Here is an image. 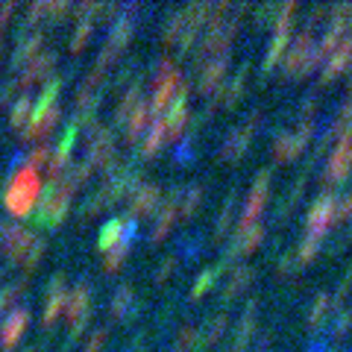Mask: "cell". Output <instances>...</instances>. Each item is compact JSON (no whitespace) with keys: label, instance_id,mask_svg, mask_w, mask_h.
Instances as JSON below:
<instances>
[{"label":"cell","instance_id":"32","mask_svg":"<svg viewBox=\"0 0 352 352\" xmlns=\"http://www.w3.org/2000/svg\"><path fill=\"white\" fill-rule=\"evenodd\" d=\"M109 206H115L112 200H109V194L103 188H94V194H88L85 200H82V206H80V223H88L91 217L106 212Z\"/></svg>","mask_w":352,"mask_h":352},{"label":"cell","instance_id":"37","mask_svg":"<svg viewBox=\"0 0 352 352\" xmlns=\"http://www.w3.org/2000/svg\"><path fill=\"white\" fill-rule=\"evenodd\" d=\"M30 115H32V100H30V94H21L12 103V109H9V124H12L15 129H24Z\"/></svg>","mask_w":352,"mask_h":352},{"label":"cell","instance_id":"18","mask_svg":"<svg viewBox=\"0 0 352 352\" xmlns=\"http://www.w3.org/2000/svg\"><path fill=\"white\" fill-rule=\"evenodd\" d=\"M229 59H232L229 53H220V56L203 62L200 76H197V85H200L203 94H212L214 88L220 85V80H223V74H226V68H229Z\"/></svg>","mask_w":352,"mask_h":352},{"label":"cell","instance_id":"10","mask_svg":"<svg viewBox=\"0 0 352 352\" xmlns=\"http://www.w3.org/2000/svg\"><path fill=\"white\" fill-rule=\"evenodd\" d=\"M261 238H264V226H261V223H247V226L235 229V235L229 238V244H226V250H223V258H220V261H223L226 267H229V264H232L235 258L247 256V252H252V250H258Z\"/></svg>","mask_w":352,"mask_h":352},{"label":"cell","instance_id":"45","mask_svg":"<svg viewBox=\"0 0 352 352\" xmlns=\"http://www.w3.org/2000/svg\"><path fill=\"white\" fill-rule=\"evenodd\" d=\"M179 252L182 256H188V261H194L197 256L203 252V241H194V238H182L179 241Z\"/></svg>","mask_w":352,"mask_h":352},{"label":"cell","instance_id":"6","mask_svg":"<svg viewBox=\"0 0 352 352\" xmlns=\"http://www.w3.org/2000/svg\"><path fill=\"white\" fill-rule=\"evenodd\" d=\"M311 135H314V120H305V124H300L296 129L282 132V135H276V141H273V159L276 162L300 159L302 150L308 147V141H311Z\"/></svg>","mask_w":352,"mask_h":352},{"label":"cell","instance_id":"26","mask_svg":"<svg viewBox=\"0 0 352 352\" xmlns=\"http://www.w3.org/2000/svg\"><path fill=\"white\" fill-rule=\"evenodd\" d=\"M335 296L332 294H317L314 300H311V305H308V314H305V323H308V329H320L329 317H332V311H335Z\"/></svg>","mask_w":352,"mask_h":352},{"label":"cell","instance_id":"52","mask_svg":"<svg viewBox=\"0 0 352 352\" xmlns=\"http://www.w3.org/2000/svg\"><path fill=\"white\" fill-rule=\"evenodd\" d=\"M329 352H338V349H329Z\"/></svg>","mask_w":352,"mask_h":352},{"label":"cell","instance_id":"12","mask_svg":"<svg viewBox=\"0 0 352 352\" xmlns=\"http://www.w3.org/2000/svg\"><path fill=\"white\" fill-rule=\"evenodd\" d=\"M129 214L132 220L144 217V214H156L159 206H162V188L156 182H138L135 188L129 191Z\"/></svg>","mask_w":352,"mask_h":352},{"label":"cell","instance_id":"50","mask_svg":"<svg viewBox=\"0 0 352 352\" xmlns=\"http://www.w3.org/2000/svg\"><path fill=\"white\" fill-rule=\"evenodd\" d=\"M0 288H3V270H0Z\"/></svg>","mask_w":352,"mask_h":352},{"label":"cell","instance_id":"34","mask_svg":"<svg viewBox=\"0 0 352 352\" xmlns=\"http://www.w3.org/2000/svg\"><path fill=\"white\" fill-rule=\"evenodd\" d=\"M124 223H126V217H112V220H109V223L100 229V235H97V250L109 252L112 247H118L120 235H124Z\"/></svg>","mask_w":352,"mask_h":352},{"label":"cell","instance_id":"29","mask_svg":"<svg viewBox=\"0 0 352 352\" xmlns=\"http://www.w3.org/2000/svg\"><path fill=\"white\" fill-rule=\"evenodd\" d=\"M150 109H147V103H141L138 109H135V112H132L129 118H126V124H124V138L129 141V144H132V141H141V135H144V129L150 126Z\"/></svg>","mask_w":352,"mask_h":352},{"label":"cell","instance_id":"43","mask_svg":"<svg viewBox=\"0 0 352 352\" xmlns=\"http://www.w3.org/2000/svg\"><path fill=\"white\" fill-rule=\"evenodd\" d=\"M106 340H109V329H94V335L88 338V344H85L82 352H103Z\"/></svg>","mask_w":352,"mask_h":352},{"label":"cell","instance_id":"16","mask_svg":"<svg viewBox=\"0 0 352 352\" xmlns=\"http://www.w3.org/2000/svg\"><path fill=\"white\" fill-rule=\"evenodd\" d=\"M56 62H59V56H56L53 50H47V53H41V56H36V59H32L27 68H24V74H21L18 80H15L18 88H21V91H27V88H32L36 82H44V80H47V76L53 74V68H56Z\"/></svg>","mask_w":352,"mask_h":352},{"label":"cell","instance_id":"3","mask_svg":"<svg viewBox=\"0 0 352 352\" xmlns=\"http://www.w3.org/2000/svg\"><path fill=\"white\" fill-rule=\"evenodd\" d=\"M41 200H38V212H32V223L44 226V229H53L59 226L65 217L71 212V197L65 194L56 182H47L41 185Z\"/></svg>","mask_w":352,"mask_h":352},{"label":"cell","instance_id":"23","mask_svg":"<svg viewBox=\"0 0 352 352\" xmlns=\"http://www.w3.org/2000/svg\"><path fill=\"white\" fill-rule=\"evenodd\" d=\"M226 326H229V314L226 311H217L214 317H208L206 326H203V332L197 335V340H194V349L191 352H208V346L217 344Z\"/></svg>","mask_w":352,"mask_h":352},{"label":"cell","instance_id":"33","mask_svg":"<svg viewBox=\"0 0 352 352\" xmlns=\"http://www.w3.org/2000/svg\"><path fill=\"white\" fill-rule=\"evenodd\" d=\"M44 44V32H32V36H24L18 38L15 44V53H12V68H21L24 62H30L32 56H36V50Z\"/></svg>","mask_w":352,"mask_h":352},{"label":"cell","instance_id":"51","mask_svg":"<svg viewBox=\"0 0 352 352\" xmlns=\"http://www.w3.org/2000/svg\"><path fill=\"white\" fill-rule=\"evenodd\" d=\"M226 352H238V349H232V346H229V349H226Z\"/></svg>","mask_w":352,"mask_h":352},{"label":"cell","instance_id":"14","mask_svg":"<svg viewBox=\"0 0 352 352\" xmlns=\"http://www.w3.org/2000/svg\"><path fill=\"white\" fill-rule=\"evenodd\" d=\"M30 308L27 305H18L12 314L6 317L3 323H0V349L3 352H12L18 344H21V338H24L27 332V326H30Z\"/></svg>","mask_w":352,"mask_h":352},{"label":"cell","instance_id":"24","mask_svg":"<svg viewBox=\"0 0 352 352\" xmlns=\"http://www.w3.org/2000/svg\"><path fill=\"white\" fill-rule=\"evenodd\" d=\"M252 276H256V270L250 267V264H235V270L229 273V279H226V285H223V291H220V302H232L235 296L247 288V285L252 282Z\"/></svg>","mask_w":352,"mask_h":352},{"label":"cell","instance_id":"4","mask_svg":"<svg viewBox=\"0 0 352 352\" xmlns=\"http://www.w3.org/2000/svg\"><path fill=\"white\" fill-rule=\"evenodd\" d=\"M314 44H317L314 36H308V32H300V36H296V41L288 47V53H285V65H282L285 76H305L320 65L317 62Z\"/></svg>","mask_w":352,"mask_h":352},{"label":"cell","instance_id":"17","mask_svg":"<svg viewBox=\"0 0 352 352\" xmlns=\"http://www.w3.org/2000/svg\"><path fill=\"white\" fill-rule=\"evenodd\" d=\"M109 314H112V320H135V317L141 314V302H138L132 285H118V291L112 294Z\"/></svg>","mask_w":352,"mask_h":352},{"label":"cell","instance_id":"21","mask_svg":"<svg viewBox=\"0 0 352 352\" xmlns=\"http://www.w3.org/2000/svg\"><path fill=\"white\" fill-rule=\"evenodd\" d=\"M247 74H250V65H244L238 74H235V80H229L220 91H214L212 97V106H223V109H232L238 100H241V94H244V85H247Z\"/></svg>","mask_w":352,"mask_h":352},{"label":"cell","instance_id":"40","mask_svg":"<svg viewBox=\"0 0 352 352\" xmlns=\"http://www.w3.org/2000/svg\"><path fill=\"white\" fill-rule=\"evenodd\" d=\"M50 156H53V150H50L47 144H38V147H32V150H30V156H27V168H32V170L38 173L41 168H47Z\"/></svg>","mask_w":352,"mask_h":352},{"label":"cell","instance_id":"39","mask_svg":"<svg viewBox=\"0 0 352 352\" xmlns=\"http://www.w3.org/2000/svg\"><path fill=\"white\" fill-rule=\"evenodd\" d=\"M329 329H332V338H344V335H349V329H352V308H340L338 311V317L332 323H329Z\"/></svg>","mask_w":352,"mask_h":352},{"label":"cell","instance_id":"27","mask_svg":"<svg viewBox=\"0 0 352 352\" xmlns=\"http://www.w3.org/2000/svg\"><path fill=\"white\" fill-rule=\"evenodd\" d=\"M203 203V185H179V197H176V217H191Z\"/></svg>","mask_w":352,"mask_h":352},{"label":"cell","instance_id":"42","mask_svg":"<svg viewBox=\"0 0 352 352\" xmlns=\"http://www.w3.org/2000/svg\"><path fill=\"white\" fill-rule=\"evenodd\" d=\"M176 264H179V256H164V258L159 261V267L153 270V282H156V285H162V282L168 279L170 273L176 270Z\"/></svg>","mask_w":352,"mask_h":352},{"label":"cell","instance_id":"30","mask_svg":"<svg viewBox=\"0 0 352 352\" xmlns=\"http://www.w3.org/2000/svg\"><path fill=\"white\" fill-rule=\"evenodd\" d=\"M223 270H226L223 261H217V264H212V267H206L200 276L194 279V285H191V300H203V296L217 285V279H220V273H223Z\"/></svg>","mask_w":352,"mask_h":352},{"label":"cell","instance_id":"44","mask_svg":"<svg viewBox=\"0 0 352 352\" xmlns=\"http://www.w3.org/2000/svg\"><path fill=\"white\" fill-rule=\"evenodd\" d=\"M349 217H352V188L340 197L335 206V220H349Z\"/></svg>","mask_w":352,"mask_h":352},{"label":"cell","instance_id":"31","mask_svg":"<svg viewBox=\"0 0 352 352\" xmlns=\"http://www.w3.org/2000/svg\"><path fill=\"white\" fill-rule=\"evenodd\" d=\"M141 103H144V91H141V82H138V85H129V91L118 100V109H115V124L124 126V124H126V118H129L132 112H135V109H138Z\"/></svg>","mask_w":352,"mask_h":352},{"label":"cell","instance_id":"38","mask_svg":"<svg viewBox=\"0 0 352 352\" xmlns=\"http://www.w3.org/2000/svg\"><path fill=\"white\" fill-rule=\"evenodd\" d=\"M44 252H47V238H36L30 244V250L24 252V258H21V264H24V276H30V273L38 267L41 258H44Z\"/></svg>","mask_w":352,"mask_h":352},{"label":"cell","instance_id":"15","mask_svg":"<svg viewBox=\"0 0 352 352\" xmlns=\"http://www.w3.org/2000/svg\"><path fill=\"white\" fill-rule=\"evenodd\" d=\"M176 197H179V188H170L168 197H164V203L159 206L156 220H153V226H150V241H153V244H159V241L168 238L173 223L179 220V217H176Z\"/></svg>","mask_w":352,"mask_h":352},{"label":"cell","instance_id":"36","mask_svg":"<svg viewBox=\"0 0 352 352\" xmlns=\"http://www.w3.org/2000/svg\"><path fill=\"white\" fill-rule=\"evenodd\" d=\"M323 247V241L320 238H311V235H305L300 244L294 247V258H296V270H302L305 264H311L317 258V252H320Z\"/></svg>","mask_w":352,"mask_h":352},{"label":"cell","instance_id":"1","mask_svg":"<svg viewBox=\"0 0 352 352\" xmlns=\"http://www.w3.org/2000/svg\"><path fill=\"white\" fill-rule=\"evenodd\" d=\"M59 91H62V80H50L47 85H44V91L38 97V103H36V112L30 115L27 120V126H24V135L27 141H41V138H47L53 126L59 124V118H62V109H59Z\"/></svg>","mask_w":352,"mask_h":352},{"label":"cell","instance_id":"48","mask_svg":"<svg viewBox=\"0 0 352 352\" xmlns=\"http://www.w3.org/2000/svg\"><path fill=\"white\" fill-rule=\"evenodd\" d=\"M12 12H15V3H12V0L0 3V32H3V24H6L9 18H12Z\"/></svg>","mask_w":352,"mask_h":352},{"label":"cell","instance_id":"25","mask_svg":"<svg viewBox=\"0 0 352 352\" xmlns=\"http://www.w3.org/2000/svg\"><path fill=\"white\" fill-rule=\"evenodd\" d=\"M256 314H258V300H250V302H247V308H244V314H241L238 326H235L232 349H238V352H244V349H247L252 332H256Z\"/></svg>","mask_w":352,"mask_h":352},{"label":"cell","instance_id":"35","mask_svg":"<svg viewBox=\"0 0 352 352\" xmlns=\"http://www.w3.org/2000/svg\"><path fill=\"white\" fill-rule=\"evenodd\" d=\"M27 288H30L27 276H21V279H15V282L3 285V288H0V314L9 311L12 305H18L21 300H24V296H27Z\"/></svg>","mask_w":352,"mask_h":352},{"label":"cell","instance_id":"47","mask_svg":"<svg viewBox=\"0 0 352 352\" xmlns=\"http://www.w3.org/2000/svg\"><path fill=\"white\" fill-rule=\"evenodd\" d=\"M296 270V258H294V250H288L279 261V273H294Z\"/></svg>","mask_w":352,"mask_h":352},{"label":"cell","instance_id":"46","mask_svg":"<svg viewBox=\"0 0 352 352\" xmlns=\"http://www.w3.org/2000/svg\"><path fill=\"white\" fill-rule=\"evenodd\" d=\"M18 91H21V88H18V82H15V80H9L3 88H0V106H6V103L12 100V97H15Z\"/></svg>","mask_w":352,"mask_h":352},{"label":"cell","instance_id":"5","mask_svg":"<svg viewBox=\"0 0 352 352\" xmlns=\"http://www.w3.org/2000/svg\"><path fill=\"white\" fill-rule=\"evenodd\" d=\"M335 206H338V194L335 188H323V194L308 206L305 212V232L311 238H320L329 232V226L335 223Z\"/></svg>","mask_w":352,"mask_h":352},{"label":"cell","instance_id":"2","mask_svg":"<svg viewBox=\"0 0 352 352\" xmlns=\"http://www.w3.org/2000/svg\"><path fill=\"white\" fill-rule=\"evenodd\" d=\"M38 194H41V179H38V173L24 164V168H18V170L12 173V179H9L6 191H3V206H6L9 214L27 217V214L32 212V203L38 200Z\"/></svg>","mask_w":352,"mask_h":352},{"label":"cell","instance_id":"41","mask_svg":"<svg viewBox=\"0 0 352 352\" xmlns=\"http://www.w3.org/2000/svg\"><path fill=\"white\" fill-rule=\"evenodd\" d=\"M276 15H279V3H264L256 9V27L264 30L270 24H276Z\"/></svg>","mask_w":352,"mask_h":352},{"label":"cell","instance_id":"28","mask_svg":"<svg viewBox=\"0 0 352 352\" xmlns=\"http://www.w3.org/2000/svg\"><path fill=\"white\" fill-rule=\"evenodd\" d=\"M235 208H238V191H229V197L223 200V206H220L217 220H214V241L229 235V229H232V220H235Z\"/></svg>","mask_w":352,"mask_h":352},{"label":"cell","instance_id":"20","mask_svg":"<svg viewBox=\"0 0 352 352\" xmlns=\"http://www.w3.org/2000/svg\"><path fill=\"white\" fill-rule=\"evenodd\" d=\"M164 138H168V132H164V120H162V118H153L150 126H147V132L141 135V147H138L135 162L156 156V153L164 147Z\"/></svg>","mask_w":352,"mask_h":352},{"label":"cell","instance_id":"7","mask_svg":"<svg viewBox=\"0 0 352 352\" xmlns=\"http://www.w3.org/2000/svg\"><path fill=\"white\" fill-rule=\"evenodd\" d=\"M258 126H261V112H250L244 124H238V126L223 138V144H220V159H223V162H235V159L244 156Z\"/></svg>","mask_w":352,"mask_h":352},{"label":"cell","instance_id":"22","mask_svg":"<svg viewBox=\"0 0 352 352\" xmlns=\"http://www.w3.org/2000/svg\"><path fill=\"white\" fill-rule=\"evenodd\" d=\"M349 65H352V36L340 41L338 47L332 50V56H329V59L323 62V82L335 80L338 74L349 71Z\"/></svg>","mask_w":352,"mask_h":352},{"label":"cell","instance_id":"49","mask_svg":"<svg viewBox=\"0 0 352 352\" xmlns=\"http://www.w3.org/2000/svg\"><path fill=\"white\" fill-rule=\"evenodd\" d=\"M126 352H147V340L141 335H135V338H132V344L126 346Z\"/></svg>","mask_w":352,"mask_h":352},{"label":"cell","instance_id":"11","mask_svg":"<svg viewBox=\"0 0 352 352\" xmlns=\"http://www.w3.org/2000/svg\"><path fill=\"white\" fill-rule=\"evenodd\" d=\"M65 300H68V288H65V273H53L47 282V294H44V311H41V326L50 329L59 323L65 314Z\"/></svg>","mask_w":352,"mask_h":352},{"label":"cell","instance_id":"8","mask_svg":"<svg viewBox=\"0 0 352 352\" xmlns=\"http://www.w3.org/2000/svg\"><path fill=\"white\" fill-rule=\"evenodd\" d=\"M349 173H352V129L346 132V135L338 138V147H335V153L329 156L326 168H323V185L332 188V185L344 182Z\"/></svg>","mask_w":352,"mask_h":352},{"label":"cell","instance_id":"19","mask_svg":"<svg viewBox=\"0 0 352 352\" xmlns=\"http://www.w3.org/2000/svg\"><path fill=\"white\" fill-rule=\"evenodd\" d=\"M91 314V288H88V282H76L74 288L68 291V300H65V314L68 317V323L80 320V317Z\"/></svg>","mask_w":352,"mask_h":352},{"label":"cell","instance_id":"9","mask_svg":"<svg viewBox=\"0 0 352 352\" xmlns=\"http://www.w3.org/2000/svg\"><path fill=\"white\" fill-rule=\"evenodd\" d=\"M270 182H273V170L264 168L256 173V179H252V188H250V197L244 203V212H241V220L247 223H256V220L264 214V206H267V197H270Z\"/></svg>","mask_w":352,"mask_h":352},{"label":"cell","instance_id":"13","mask_svg":"<svg viewBox=\"0 0 352 352\" xmlns=\"http://www.w3.org/2000/svg\"><path fill=\"white\" fill-rule=\"evenodd\" d=\"M188 97H191V85L182 82L176 97L170 100V106L164 109V132H168V138H179L185 132V124H188Z\"/></svg>","mask_w":352,"mask_h":352}]
</instances>
